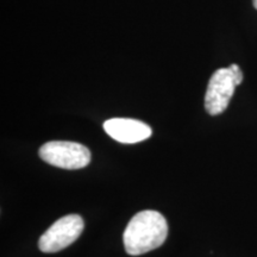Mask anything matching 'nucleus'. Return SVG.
<instances>
[{
    "label": "nucleus",
    "mask_w": 257,
    "mask_h": 257,
    "mask_svg": "<svg viewBox=\"0 0 257 257\" xmlns=\"http://www.w3.org/2000/svg\"><path fill=\"white\" fill-rule=\"evenodd\" d=\"M253 2V6H255V9L257 10V0H252Z\"/></svg>",
    "instance_id": "nucleus-6"
},
{
    "label": "nucleus",
    "mask_w": 257,
    "mask_h": 257,
    "mask_svg": "<svg viewBox=\"0 0 257 257\" xmlns=\"http://www.w3.org/2000/svg\"><path fill=\"white\" fill-rule=\"evenodd\" d=\"M168 236L166 218L157 211L146 210L135 214L124 231L125 251L131 256L143 255L160 248Z\"/></svg>",
    "instance_id": "nucleus-1"
},
{
    "label": "nucleus",
    "mask_w": 257,
    "mask_h": 257,
    "mask_svg": "<svg viewBox=\"0 0 257 257\" xmlns=\"http://www.w3.org/2000/svg\"><path fill=\"white\" fill-rule=\"evenodd\" d=\"M44 162L63 169H81L91 162V152L80 143L53 141L40 148Z\"/></svg>",
    "instance_id": "nucleus-3"
},
{
    "label": "nucleus",
    "mask_w": 257,
    "mask_h": 257,
    "mask_svg": "<svg viewBox=\"0 0 257 257\" xmlns=\"http://www.w3.org/2000/svg\"><path fill=\"white\" fill-rule=\"evenodd\" d=\"M104 130L117 142L134 144L146 141L152 136L149 125L131 118H112L104 123Z\"/></svg>",
    "instance_id": "nucleus-5"
},
{
    "label": "nucleus",
    "mask_w": 257,
    "mask_h": 257,
    "mask_svg": "<svg viewBox=\"0 0 257 257\" xmlns=\"http://www.w3.org/2000/svg\"><path fill=\"white\" fill-rule=\"evenodd\" d=\"M83 230V220L79 214H68L56 220L38 240L41 251L50 253L63 250L79 238Z\"/></svg>",
    "instance_id": "nucleus-4"
},
{
    "label": "nucleus",
    "mask_w": 257,
    "mask_h": 257,
    "mask_svg": "<svg viewBox=\"0 0 257 257\" xmlns=\"http://www.w3.org/2000/svg\"><path fill=\"white\" fill-rule=\"evenodd\" d=\"M243 81V73L237 64L219 68L213 73L205 94V108L211 115H218L226 110L234 89Z\"/></svg>",
    "instance_id": "nucleus-2"
}]
</instances>
